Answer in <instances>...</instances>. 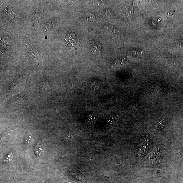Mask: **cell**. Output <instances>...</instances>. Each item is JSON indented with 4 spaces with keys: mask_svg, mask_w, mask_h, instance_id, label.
Here are the masks:
<instances>
[{
    "mask_svg": "<svg viewBox=\"0 0 183 183\" xmlns=\"http://www.w3.org/2000/svg\"><path fill=\"white\" fill-rule=\"evenodd\" d=\"M34 142L33 135L31 134L28 136L25 140V144L28 146H31Z\"/></svg>",
    "mask_w": 183,
    "mask_h": 183,
    "instance_id": "8992f818",
    "label": "cell"
},
{
    "mask_svg": "<svg viewBox=\"0 0 183 183\" xmlns=\"http://www.w3.org/2000/svg\"><path fill=\"white\" fill-rule=\"evenodd\" d=\"M13 159V154L12 152H10L6 155L3 158V163L7 164L11 162Z\"/></svg>",
    "mask_w": 183,
    "mask_h": 183,
    "instance_id": "277c9868",
    "label": "cell"
},
{
    "mask_svg": "<svg viewBox=\"0 0 183 183\" xmlns=\"http://www.w3.org/2000/svg\"><path fill=\"white\" fill-rule=\"evenodd\" d=\"M34 151L35 153L37 156L40 157L43 154V150L41 145L38 144L35 146Z\"/></svg>",
    "mask_w": 183,
    "mask_h": 183,
    "instance_id": "3957f363",
    "label": "cell"
},
{
    "mask_svg": "<svg viewBox=\"0 0 183 183\" xmlns=\"http://www.w3.org/2000/svg\"><path fill=\"white\" fill-rule=\"evenodd\" d=\"M177 46L179 48L183 50V43H177Z\"/></svg>",
    "mask_w": 183,
    "mask_h": 183,
    "instance_id": "7c38bea8",
    "label": "cell"
},
{
    "mask_svg": "<svg viewBox=\"0 0 183 183\" xmlns=\"http://www.w3.org/2000/svg\"><path fill=\"white\" fill-rule=\"evenodd\" d=\"M165 14H166V15L167 17L171 18L173 15V13L172 12H166L165 13Z\"/></svg>",
    "mask_w": 183,
    "mask_h": 183,
    "instance_id": "8fae6325",
    "label": "cell"
},
{
    "mask_svg": "<svg viewBox=\"0 0 183 183\" xmlns=\"http://www.w3.org/2000/svg\"><path fill=\"white\" fill-rule=\"evenodd\" d=\"M105 16L108 18L111 19L113 18V15L112 12L109 10H107L105 12Z\"/></svg>",
    "mask_w": 183,
    "mask_h": 183,
    "instance_id": "30bf717a",
    "label": "cell"
},
{
    "mask_svg": "<svg viewBox=\"0 0 183 183\" xmlns=\"http://www.w3.org/2000/svg\"><path fill=\"white\" fill-rule=\"evenodd\" d=\"M66 40L69 47L72 48L74 47L77 43V40L74 33H72L67 36Z\"/></svg>",
    "mask_w": 183,
    "mask_h": 183,
    "instance_id": "6da1fadb",
    "label": "cell"
},
{
    "mask_svg": "<svg viewBox=\"0 0 183 183\" xmlns=\"http://www.w3.org/2000/svg\"><path fill=\"white\" fill-rule=\"evenodd\" d=\"M86 19L89 21H92L95 20L94 16L90 13H87L86 14Z\"/></svg>",
    "mask_w": 183,
    "mask_h": 183,
    "instance_id": "52a82bcc",
    "label": "cell"
},
{
    "mask_svg": "<svg viewBox=\"0 0 183 183\" xmlns=\"http://www.w3.org/2000/svg\"><path fill=\"white\" fill-rule=\"evenodd\" d=\"M29 53H31V56L34 57L36 58V55L38 54V53L37 51L34 48H31L29 50Z\"/></svg>",
    "mask_w": 183,
    "mask_h": 183,
    "instance_id": "9c48e42d",
    "label": "cell"
},
{
    "mask_svg": "<svg viewBox=\"0 0 183 183\" xmlns=\"http://www.w3.org/2000/svg\"><path fill=\"white\" fill-rule=\"evenodd\" d=\"M126 13L130 17L133 14V9L132 4L131 2H129L126 6Z\"/></svg>",
    "mask_w": 183,
    "mask_h": 183,
    "instance_id": "5b68a950",
    "label": "cell"
},
{
    "mask_svg": "<svg viewBox=\"0 0 183 183\" xmlns=\"http://www.w3.org/2000/svg\"><path fill=\"white\" fill-rule=\"evenodd\" d=\"M94 6L95 7H98L101 6H103L105 4V2L103 1H94Z\"/></svg>",
    "mask_w": 183,
    "mask_h": 183,
    "instance_id": "ba28073f",
    "label": "cell"
},
{
    "mask_svg": "<svg viewBox=\"0 0 183 183\" xmlns=\"http://www.w3.org/2000/svg\"><path fill=\"white\" fill-rule=\"evenodd\" d=\"M90 48L92 52L95 55L100 54L102 50L101 45L98 42L93 43L91 46Z\"/></svg>",
    "mask_w": 183,
    "mask_h": 183,
    "instance_id": "7a4b0ae2",
    "label": "cell"
}]
</instances>
